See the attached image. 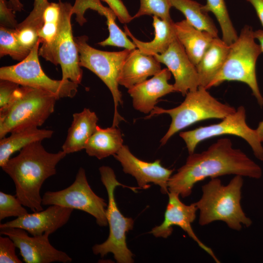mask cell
<instances>
[{
  "label": "cell",
  "instance_id": "cell-1",
  "mask_svg": "<svg viewBox=\"0 0 263 263\" xmlns=\"http://www.w3.org/2000/svg\"><path fill=\"white\" fill-rule=\"evenodd\" d=\"M229 174L259 179L262 170L240 149L234 148L230 139L223 138L201 153L189 154L186 163L170 177L169 191L186 197L197 183Z\"/></svg>",
  "mask_w": 263,
  "mask_h": 263
},
{
  "label": "cell",
  "instance_id": "cell-2",
  "mask_svg": "<svg viewBox=\"0 0 263 263\" xmlns=\"http://www.w3.org/2000/svg\"><path fill=\"white\" fill-rule=\"evenodd\" d=\"M66 154L63 150L49 152L40 141L36 142L23 148L1 167L14 182L16 196L24 206L33 212L43 210L42 186L56 173V165Z\"/></svg>",
  "mask_w": 263,
  "mask_h": 263
},
{
  "label": "cell",
  "instance_id": "cell-3",
  "mask_svg": "<svg viewBox=\"0 0 263 263\" xmlns=\"http://www.w3.org/2000/svg\"><path fill=\"white\" fill-rule=\"evenodd\" d=\"M243 176L235 175L225 186L217 178H212L202 187V195L195 203L199 210V224L204 226L222 221L233 230L250 226L252 222L244 212L241 205Z\"/></svg>",
  "mask_w": 263,
  "mask_h": 263
},
{
  "label": "cell",
  "instance_id": "cell-4",
  "mask_svg": "<svg viewBox=\"0 0 263 263\" xmlns=\"http://www.w3.org/2000/svg\"><path fill=\"white\" fill-rule=\"evenodd\" d=\"M254 31L250 25H245L238 38L230 45L225 60L207 89L219 85L224 81H239L246 84L261 107L263 97L260 91L256 76V62L262 53L256 41Z\"/></svg>",
  "mask_w": 263,
  "mask_h": 263
},
{
  "label": "cell",
  "instance_id": "cell-5",
  "mask_svg": "<svg viewBox=\"0 0 263 263\" xmlns=\"http://www.w3.org/2000/svg\"><path fill=\"white\" fill-rule=\"evenodd\" d=\"M58 99L55 94L41 89L19 87L10 106L0 113V139L9 133L42 125L54 112Z\"/></svg>",
  "mask_w": 263,
  "mask_h": 263
},
{
  "label": "cell",
  "instance_id": "cell-6",
  "mask_svg": "<svg viewBox=\"0 0 263 263\" xmlns=\"http://www.w3.org/2000/svg\"><path fill=\"white\" fill-rule=\"evenodd\" d=\"M207 90L199 86L195 91H189L184 101L178 106L170 109L155 106L146 117L149 118L163 113L171 117L169 127L160 140L162 146L174 134L197 122L212 118L222 119L236 111L234 107L219 101Z\"/></svg>",
  "mask_w": 263,
  "mask_h": 263
},
{
  "label": "cell",
  "instance_id": "cell-7",
  "mask_svg": "<svg viewBox=\"0 0 263 263\" xmlns=\"http://www.w3.org/2000/svg\"><path fill=\"white\" fill-rule=\"evenodd\" d=\"M99 170L101 180L108 194L106 217L110 232L107 239L104 242L95 244L93 247V252L95 255H100L101 257L112 253L118 263H133V254L127 246L126 233L132 229L134 221L132 218L125 217L121 213L114 195L116 187L125 186L117 180L111 168L103 166L99 168Z\"/></svg>",
  "mask_w": 263,
  "mask_h": 263
},
{
  "label": "cell",
  "instance_id": "cell-8",
  "mask_svg": "<svg viewBox=\"0 0 263 263\" xmlns=\"http://www.w3.org/2000/svg\"><path fill=\"white\" fill-rule=\"evenodd\" d=\"M77 46L79 65L93 72L110 90L114 102V112L112 126L117 127L123 118L118 113L117 107L123 104L122 94L118 89V78L122 65L131 50L108 52L89 45L86 36L74 37Z\"/></svg>",
  "mask_w": 263,
  "mask_h": 263
},
{
  "label": "cell",
  "instance_id": "cell-9",
  "mask_svg": "<svg viewBox=\"0 0 263 263\" xmlns=\"http://www.w3.org/2000/svg\"><path fill=\"white\" fill-rule=\"evenodd\" d=\"M40 41L31 50L28 56L19 63L0 68V79L9 80L21 86L41 89L55 94L59 99L73 98L77 92L78 84L69 80H54L42 70L38 59Z\"/></svg>",
  "mask_w": 263,
  "mask_h": 263
},
{
  "label": "cell",
  "instance_id": "cell-10",
  "mask_svg": "<svg viewBox=\"0 0 263 263\" xmlns=\"http://www.w3.org/2000/svg\"><path fill=\"white\" fill-rule=\"evenodd\" d=\"M232 135L244 140L250 146L255 156L263 161V146L256 130L246 122V111L243 106L227 115L218 123L182 132L179 136L186 145L189 154L194 152L197 145L204 140L222 135Z\"/></svg>",
  "mask_w": 263,
  "mask_h": 263
},
{
  "label": "cell",
  "instance_id": "cell-11",
  "mask_svg": "<svg viewBox=\"0 0 263 263\" xmlns=\"http://www.w3.org/2000/svg\"><path fill=\"white\" fill-rule=\"evenodd\" d=\"M42 198V205H56L78 209L93 216L99 226L108 225V204L92 189L82 168L79 169L74 182L70 186L58 191H46Z\"/></svg>",
  "mask_w": 263,
  "mask_h": 263
},
{
  "label": "cell",
  "instance_id": "cell-12",
  "mask_svg": "<svg viewBox=\"0 0 263 263\" xmlns=\"http://www.w3.org/2000/svg\"><path fill=\"white\" fill-rule=\"evenodd\" d=\"M61 13L56 37L51 47L41 56L55 65L59 64L62 80L80 84L83 71L79 65V53L73 35L71 22L73 5L59 0Z\"/></svg>",
  "mask_w": 263,
  "mask_h": 263
},
{
  "label": "cell",
  "instance_id": "cell-13",
  "mask_svg": "<svg viewBox=\"0 0 263 263\" xmlns=\"http://www.w3.org/2000/svg\"><path fill=\"white\" fill-rule=\"evenodd\" d=\"M0 233L10 238L19 250L26 263H69L72 259L65 252L55 248L50 243L49 233L30 236L28 232L20 228H0Z\"/></svg>",
  "mask_w": 263,
  "mask_h": 263
},
{
  "label": "cell",
  "instance_id": "cell-14",
  "mask_svg": "<svg viewBox=\"0 0 263 263\" xmlns=\"http://www.w3.org/2000/svg\"><path fill=\"white\" fill-rule=\"evenodd\" d=\"M168 195L169 202L164 221L160 225L153 227L150 233L156 237L167 238L171 234L173 226H179L216 263H220L212 249L199 240L191 227V224L196 218L198 210L195 203L187 205L180 200L179 195L170 192Z\"/></svg>",
  "mask_w": 263,
  "mask_h": 263
},
{
  "label": "cell",
  "instance_id": "cell-15",
  "mask_svg": "<svg viewBox=\"0 0 263 263\" xmlns=\"http://www.w3.org/2000/svg\"><path fill=\"white\" fill-rule=\"evenodd\" d=\"M113 156L121 163L125 173L135 177L139 188L146 189L150 186L148 184L152 183L160 187L163 194H169L168 182L173 170L162 166L160 160L153 162L142 161L124 145Z\"/></svg>",
  "mask_w": 263,
  "mask_h": 263
},
{
  "label": "cell",
  "instance_id": "cell-16",
  "mask_svg": "<svg viewBox=\"0 0 263 263\" xmlns=\"http://www.w3.org/2000/svg\"><path fill=\"white\" fill-rule=\"evenodd\" d=\"M154 57L164 64L173 75V84L175 92L186 96L189 91L196 90L199 87V76L195 65L187 55L183 46L176 38L167 50Z\"/></svg>",
  "mask_w": 263,
  "mask_h": 263
},
{
  "label": "cell",
  "instance_id": "cell-17",
  "mask_svg": "<svg viewBox=\"0 0 263 263\" xmlns=\"http://www.w3.org/2000/svg\"><path fill=\"white\" fill-rule=\"evenodd\" d=\"M73 210L72 208L50 205L45 210L28 213L13 220L1 223L0 228H20L32 236L41 235L45 233L51 234L68 222Z\"/></svg>",
  "mask_w": 263,
  "mask_h": 263
},
{
  "label": "cell",
  "instance_id": "cell-18",
  "mask_svg": "<svg viewBox=\"0 0 263 263\" xmlns=\"http://www.w3.org/2000/svg\"><path fill=\"white\" fill-rule=\"evenodd\" d=\"M171 76L170 71L164 68L150 79L128 89L134 108L144 113H150L155 108L159 98L175 92L173 85L168 82Z\"/></svg>",
  "mask_w": 263,
  "mask_h": 263
},
{
  "label": "cell",
  "instance_id": "cell-19",
  "mask_svg": "<svg viewBox=\"0 0 263 263\" xmlns=\"http://www.w3.org/2000/svg\"><path fill=\"white\" fill-rule=\"evenodd\" d=\"M159 62L152 56L141 53L137 48L131 50L121 67L118 82L129 89L145 81L161 70Z\"/></svg>",
  "mask_w": 263,
  "mask_h": 263
},
{
  "label": "cell",
  "instance_id": "cell-20",
  "mask_svg": "<svg viewBox=\"0 0 263 263\" xmlns=\"http://www.w3.org/2000/svg\"><path fill=\"white\" fill-rule=\"evenodd\" d=\"M98 120L96 113L88 108L74 113L62 150L69 154L84 149L87 141L96 130Z\"/></svg>",
  "mask_w": 263,
  "mask_h": 263
},
{
  "label": "cell",
  "instance_id": "cell-21",
  "mask_svg": "<svg viewBox=\"0 0 263 263\" xmlns=\"http://www.w3.org/2000/svg\"><path fill=\"white\" fill-rule=\"evenodd\" d=\"M152 25L154 29V38L149 42H143L137 39L128 27L125 25L124 32L132 40L136 47L143 54L154 56L162 54L169 48L170 44L177 38L174 23L153 16Z\"/></svg>",
  "mask_w": 263,
  "mask_h": 263
},
{
  "label": "cell",
  "instance_id": "cell-22",
  "mask_svg": "<svg viewBox=\"0 0 263 263\" xmlns=\"http://www.w3.org/2000/svg\"><path fill=\"white\" fill-rule=\"evenodd\" d=\"M230 49L227 44L219 37L214 38L196 65L199 86L207 87L222 68Z\"/></svg>",
  "mask_w": 263,
  "mask_h": 263
},
{
  "label": "cell",
  "instance_id": "cell-23",
  "mask_svg": "<svg viewBox=\"0 0 263 263\" xmlns=\"http://www.w3.org/2000/svg\"><path fill=\"white\" fill-rule=\"evenodd\" d=\"M174 26L177 39L196 66L214 38L195 28L186 19L175 22Z\"/></svg>",
  "mask_w": 263,
  "mask_h": 263
},
{
  "label": "cell",
  "instance_id": "cell-24",
  "mask_svg": "<svg viewBox=\"0 0 263 263\" xmlns=\"http://www.w3.org/2000/svg\"><path fill=\"white\" fill-rule=\"evenodd\" d=\"M54 131L40 129L37 127H28L12 132L10 135L0 140V166L2 167L15 152L36 142L51 138Z\"/></svg>",
  "mask_w": 263,
  "mask_h": 263
},
{
  "label": "cell",
  "instance_id": "cell-25",
  "mask_svg": "<svg viewBox=\"0 0 263 263\" xmlns=\"http://www.w3.org/2000/svg\"><path fill=\"white\" fill-rule=\"evenodd\" d=\"M123 143L121 132L116 127L103 129L97 126L84 149L88 155L100 160L116 154L123 146Z\"/></svg>",
  "mask_w": 263,
  "mask_h": 263
},
{
  "label": "cell",
  "instance_id": "cell-26",
  "mask_svg": "<svg viewBox=\"0 0 263 263\" xmlns=\"http://www.w3.org/2000/svg\"><path fill=\"white\" fill-rule=\"evenodd\" d=\"M172 7L182 12L186 19L198 30L207 32L214 38L218 37V31L208 13L202 5L193 0H170Z\"/></svg>",
  "mask_w": 263,
  "mask_h": 263
},
{
  "label": "cell",
  "instance_id": "cell-27",
  "mask_svg": "<svg viewBox=\"0 0 263 263\" xmlns=\"http://www.w3.org/2000/svg\"><path fill=\"white\" fill-rule=\"evenodd\" d=\"M61 13V4L58 2H49L45 8L42 18L43 24L38 31L41 46L38 55L41 56L52 46L56 37Z\"/></svg>",
  "mask_w": 263,
  "mask_h": 263
},
{
  "label": "cell",
  "instance_id": "cell-28",
  "mask_svg": "<svg viewBox=\"0 0 263 263\" xmlns=\"http://www.w3.org/2000/svg\"><path fill=\"white\" fill-rule=\"evenodd\" d=\"M205 12H211L215 16L220 26L222 39L231 45L238 38V35L230 19L225 0H206L202 5Z\"/></svg>",
  "mask_w": 263,
  "mask_h": 263
},
{
  "label": "cell",
  "instance_id": "cell-29",
  "mask_svg": "<svg viewBox=\"0 0 263 263\" xmlns=\"http://www.w3.org/2000/svg\"><path fill=\"white\" fill-rule=\"evenodd\" d=\"M90 9L97 11L107 19L108 30L112 31L118 27L115 22L117 18L113 11L110 8L103 6L101 0H75L73 5L72 13L76 16L75 20L80 26L87 22L84 17L86 11Z\"/></svg>",
  "mask_w": 263,
  "mask_h": 263
},
{
  "label": "cell",
  "instance_id": "cell-30",
  "mask_svg": "<svg viewBox=\"0 0 263 263\" xmlns=\"http://www.w3.org/2000/svg\"><path fill=\"white\" fill-rule=\"evenodd\" d=\"M31 51L24 48L19 42L15 29L0 27V56L9 55L13 59L21 61Z\"/></svg>",
  "mask_w": 263,
  "mask_h": 263
},
{
  "label": "cell",
  "instance_id": "cell-31",
  "mask_svg": "<svg viewBox=\"0 0 263 263\" xmlns=\"http://www.w3.org/2000/svg\"><path fill=\"white\" fill-rule=\"evenodd\" d=\"M140 7L133 19L144 15H153L164 20H172L170 0H140Z\"/></svg>",
  "mask_w": 263,
  "mask_h": 263
},
{
  "label": "cell",
  "instance_id": "cell-32",
  "mask_svg": "<svg viewBox=\"0 0 263 263\" xmlns=\"http://www.w3.org/2000/svg\"><path fill=\"white\" fill-rule=\"evenodd\" d=\"M16 195L0 192V220L9 217H19L28 213Z\"/></svg>",
  "mask_w": 263,
  "mask_h": 263
},
{
  "label": "cell",
  "instance_id": "cell-33",
  "mask_svg": "<svg viewBox=\"0 0 263 263\" xmlns=\"http://www.w3.org/2000/svg\"><path fill=\"white\" fill-rule=\"evenodd\" d=\"M15 32L19 43L28 50L31 51L39 40L38 31L33 27L18 25Z\"/></svg>",
  "mask_w": 263,
  "mask_h": 263
},
{
  "label": "cell",
  "instance_id": "cell-34",
  "mask_svg": "<svg viewBox=\"0 0 263 263\" xmlns=\"http://www.w3.org/2000/svg\"><path fill=\"white\" fill-rule=\"evenodd\" d=\"M49 2L48 0H34L33 10L19 25L31 26L39 31L43 24L42 15L44 10Z\"/></svg>",
  "mask_w": 263,
  "mask_h": 263
},
{
  "label": "cell",
  "instance_id": "cell-35",
  "mask_svg": "<svg viewBox=\"0 0 263 263\" xmlns=\"http://www.w3.org/2000/svg\"><path fill=\"white\" fill-rule=\"evenodd\" d=\"M19 85L13 81L0 79V113L5 112L14 100L15 92Z\"/></svg>",
  "mask_w": 263,
  "mask_h": 263
},
{
  "label": "cell",
  "instance_id": "cell-36",
  "mask_svg": "<svg viewBox=\"0 0 263 263\" xmlns=\"http://www.w3.org/2000/svg\"><path fill=\"white\" fill-rule=\"evenodd\" d=\"M17 247L13 241L7 236L0 237V263H22L16 253Z\"/></svg>",
  "mask_w": 263,
  "mask_h": 263
},
{
  "label": "cell",
  "instance_id": "cell-37",
  "mask_svg": "<svg viewBox=\"0 0 263 263\" xmlns=\"http://www.w3.org/2000/svg\"><path fill=\"white\" fill-rule=\"evenodd\" d=\"M14 11L6 0H0V26L15 29L19 23L16 19Z\"/></svg>",
  "mask_w": 263,
  "mask_h": 263
},
{
  "label": "cell",
  "instance_id": "cell-38",
  "mask_svg": "<svg viewBox=\"0 0 263 263\" xmlns=\"http://www.w3.org/2000/svg\"><path fill=\"white\" fill-rule=\"evenodd\" d=\"M106 2L114 13L118 20L122 23H128L132 19L127 8L121 0H101Z\"/></svg>",
  "mask_w": 263,
  "mask_h": 263
},
{
  "label": "cell",
  "instance_id": "cell-39",
  "mask_svg": "<svg viewBox=\"0 0 263 263\" xmlns=\"http://www.w3.org/2000/svg\"><path fill=\"white\" fill-rule=\"evenodd\" d=\"M255 9L257 17L263 27V0H246Z\"/></svg>",
  "mask_w": 263,
  "mask_h": 263
},
{
  "label": "cell",
  "instance_id": "cell-40",
  "mask_svg": "<svg viewBox=\"0 0 263 263\" xmlns=\"http://www.w3.org/2000/svg\"><path fill=\"white\" fill-rule=\"evenodd\" d=\"M9 3L14 11H21L23 10V5L19 0H9Z\"/></svg>",
  "mask_w": 263,
  "mask_h": 263
},
{
  "label": "cell",
  "instance_id": "cell-41",
  "mask_svg": "<svg viewBox=\"0 0 263 263\" xmlns=\"http://www.w3.org/2000/svg\"><path fill=\"white\" fill-rule=\"evenodd\" d=\"M254 36L255 38L259 41L262 52L263 53V30L259 29L254 31Z\"/></svg>",
  "mask_w": 263,
  "mask_h": 263
},
{
  "label": "cell",
  "instance_id": "cell-42",
  "mask_svg": "<svg viewBox=\"0 0 263 263\" xmlns=\"http://www.w3.org/2000/svg\"><path fill=\"white\" fill-rule=\"evenodd\" d=\"M260 141L263 142V120L261 121L256 129Z\"/></svg>",
  "mask_w": 263,
  "mask_h": 263
}]
</instances>
